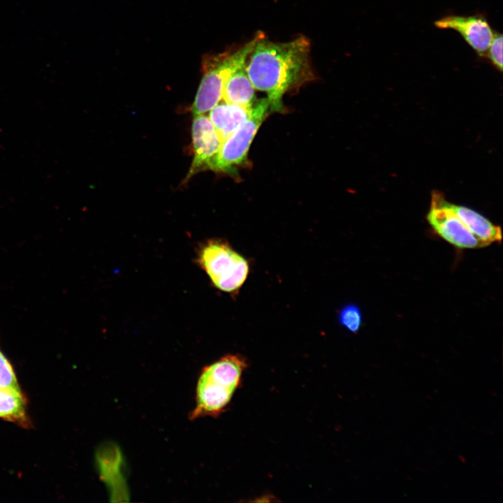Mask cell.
Segmentation results:
<instances>
[{
	"mask_svg": "<svg viewBox=\"0 0 503 503\" xmlns=\"http://www.w3.org/2000/svg\"><path fill=\"white\" fill-rule=\"evenodd\" d=\"M245 66L246 62L230 73L224 86L222 99L227 103L252 108L256 102L255 89Z\"/></svg>",
	"mask_w": 503,
	"mask_h": 503,
	"instance_id": "11",
	"label": "cell"
},
{
	"mask_svg": "<svg viewBox=\"0 0 503 503\" xmlns=\"http://www.w3.org/2000/svg\"><path fill=\"white\" fill-rule=\"evenodd\" d=\"M191 134L194 156L185 181L203 169H210L222 144L214 126L205 114L194 116Z\"/></svg>",
	"mask_w": 503,
	"mask_h": 503,
	"instance_id": "8",
	"label": "cell"
},
{
	"mask_svg": "<svg viewBox=\"0 0 503 503\" xmlns=\"http://www.w3.org/2000/svg\"><path fill=\"white\" fill-rule=\"evenodd\" d=\"M252 108L225 102L209 111V119L222 142L249 116Z\"/></svg>",
	"mask_w": 503,
	"mask_h": 503,
	"instance_id": "10",
	"label": "cell"
},
{
	"mask_svg": "<svg viewBox=\"0 0 503 503\" xmlns=\"http://www.w3.org/2000/svg\"><path fill=\"white\" fill-rule=\"evenodd\" d=\"M0 388L20 391L16 374L10 362L0 347Z\"/></svg>",
	"mask_w": 503,
	"mask_h": 503,
	"instance_id": "14",
	"label": "cell"
},
{
	"mask_svg": "<svg viewBox=\"0 0 503 503\" xmlns=\"http://www.w3.org/2000/svg\"><path fill=\"white\" fill-rule=\"evenodd\" d=\"M502 35L494 34L493 41L484 57L500 72L502 71Z\"/></svg>",
	"mask_w": 503,
	"mask_h": 503,
	"instance_id": "15",
	"label": "cell"
},
{
	"mask_svg": "<svg viewBox=\"0 0 503 503\" xmlns=\"http://www.w3.org/2000/svg\"><path fill=\"white\" fill-rule=\"evenodd\" d=\"M447 204L467 228L486 246L502 242V233L500 226L469 207L449 202Z\"/></svg>",
	"mask_w": 503,
	"mask_h": 503,
	"instance_id": "9",
	"label": "cell"
},
{
	"mask_svg": "<svg viewBox=\"0 0 503 503\" xmlns=\"http://www.w3.org/2000/svg\"><path fill=\"white\" fill-rule=\"evenodd\" d=\"M0 418L22 428H29L31 423L27 414V400L22 391L0 388Z\"/></svg>",
	"mask_w": 503,
	"mask_h": 503,
	"instance_id": "12",
	"label": "cell"
},
{
	"mask_svg": "<svg viewBox=\"0 0 503 503\" xmlns=\"http://www.w3.org/2000/svg\"><path fill=\"white\" fill-rule=\"evenodd\" d=\"M436 27L458 31L479 57H484L494 32L482 15H447L435 22Z\"/></svg>",
	"mask_w": 503,
	"mask_h": 503,
	"instance_id": "7",
	"label": "cell"
},
{
	"mask_svg": "<svg viewBox=\"0 0 503 503\" xmlns=\"http://www.w3.org/2000/svg\"><path fill=\"white\" fill-rule=\"evenodd\" d=\"M247 363L240 355H226L203 369L196 389L191 419L217 416L230 402L240 384Z\"/></svg>",
	"mask_w": 503,
	"mask_h": 503,
	"instance_id": "2",
	"label": "cell"
},
{
	"mask_svg": "<svg viewBox=\"0 0 503 503\" xmlns=\"http://www.w3.org/2000/svg\"><path fill=\"white\" fill-rule=\"evenodd\" d=\"M269 108L267 98L256 101L249 117L222 142L210 169L230 173L246 161L250 145Z\"/></svg>",
	"mask_w": 503,
	"mask_h": 503,
	"instance_id": "5",
	"label": "cell"
},
{
	"mask_svg": "<svg viewBox=\"0 0 503 503\" xmlns=\"http://www.w3.org/2000/svg\"><path fill=\"white\" fill-rule=\"evenodd\" d=\"M196 263L219 291L236 296L250 270L247 258L224 240L211 239L198 249Z\"/></svg>",
	"mask_w": 503,
	"mask_h": 503,
	"instance_id": "3",
	"label": "cell"
},
{
	"mask_svg": "<svg viewBox=\"0 0 503 503\" xmlns=\"http://www.w3.org/2000/svg\"><path fill=\"white\" fill-rule=\"evenodd\" d=\"M262 33L233 52L214 57L206 62L205 71L191 106L194 116L205 114L222 99L225 82L230 73L246 62Z\"/></svg>",
	"mask_w": 503,
	"mask_h": 503,
	"instance_id": "4",
	"label": "cell"
},
{
	"mask_svg": "<svg viewBox=\"0 0 503 503\" xmlns=\"http://www.w3.org/2000/svg\"><path fill=\"white\" fill-rule=\"evenodd\" d=\"M254 88L267 94L272 111L283 110V96L314 78L310 43L300 36L291 41L272 42L262 34L246 61Z\"/></svg>",
	"mask_w": 503,
	"mask_h": 503,
	"instance_id": "1",
	"label": "cell"
},
{
	"mask_svg": "<svg viewBox=\"0 0 503 503\" xmlns=\"http://www.w3.org/2000/svg\"><path fill=\"white\" fill-rule=\"evenodd\" d=\"M441 194L432 195L426 218L434 232L442 239L460 249L487 247L478 239L449 207Z\"/></svg>",
	"mask_w": 503,
	"mask_h": 503,
	"instance_id": "6",
	"label": "cell"
},
{
	"mask_svg": "<svg viewBox=\"0 0 503 503\" xmlns=\"http://www.w3.org/2000/svg\"><path fill=\"white\" fill-rule=\"evenodd\" d=\"M339 323L348 331L357 334L363 327V316L360 308L354 303L342 306L337 314Z\"/></svg>",
	"mask_w": 503,
	"mask_h": 503,
	"instance_id": "13",
	"label": "cell"
}]
</instances>
